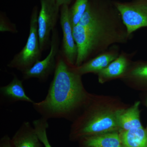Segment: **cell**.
Instances as JSON below:
<instances>
[{
    "instance_id": "ba28073f",
    "label": "cell",
    "mask_w": 147,
    "mask_h": 147,
    "mask_svg": "<svg viewBox=\"0 0 147 147\" xmlns=\"http://www.w3.org/2000/svg\"><path fill=\"white\" fill-rule=\"evenodd\" d=\"M69 6L63 5L60 7V24L63 32L62 54L67 62L75 66L78 50L73 33V28L69 17Z\"/></svg>"
},
{
    "instance_id": "3957f363",
    "label": "cell",
    "mask_w": 147,
    "mask_h": 147,
    "mask_svg": "<svg viewBox=\"0 0 147 147\" xmlns=\"http://www.w3.org/2000/svg\"><path fill=\"white\" fill-rule=\"evenodd\" d=\"M129 105L118 96L91 94L82 112L72 121L69 140L78 142L85 137L119 132L118 116Z\"/></svg>"
},
{
    "instance_id": "8992f818",
    "label": "cell",
    "mask_w": 147,
    "mask_h": 147,
    "mask_svg": "<svg viewBox=\"0 0 147 147\" xmlns=\"http://www.w3.org/2000/svg\"><path fill=\"white\" fill-rule=\"evenodd\" d=\"M40 9L38 17V31L41 51L48 48L51 33L55 28L60 7L56 0H40Z\"/></svg>"
},
{
    "instance_id": "9c48e42d",
    "label": "cell",
    "mask_w": 147,
    "mask_h": 147,
    "mask_svg": "<svg viewBox=\"0 0 147 147\" xmlns=\"http://www.w3.org/2000/svg\"><path fill=\"white\" fill-rule=\"evenodd\" d=\"M136 53V51L130 53L124 51L121 52L115 59L97 74L99 83L104 84L115 79H120L122 78Z\"/></svg>"
},
{
    "instance_id": "277c9868",
    "label": "cell",
    "mask_w": 147,
    "mask_h": 147,
    "mask_svg": "<svg viewBox=\"0 0 147 147\" xmlns=\"http://www.w3.org/2000/svg\"><path fill=\"white\" fill-rule=\"evenodd\" d=\"M38 7L35 6L31 15L30 31L26 43L7 65L9 68L16 69L23 73L40 60L42 52L40 46L38 31Z\"/></svg>"
},
{
    "instance_id": "ffe728a7",
    "label": "cell",
    "mask_w": 147,
    "mask_h": 147,
    "mask_svg": "<svg viewBox=\"0 0 147 147\" xmlns=\"http://www.w3.org/2000/svg\"><path fill=\"white\" fill-rule=\"evenodd\" d=\"M0 147H13L11 139L7 135H4L0 140Z\"/></svg>"
},
{
    "instance_id": "6da1fadb",
    "label": "cell",
    "mask_w": 147,
    "mask_h": 147,
    "mask_svg": "<svg viewBox=\"0 0 147 147\" xmlns=\"http://www.w3.org/2000/svg\"><path fill=\"white\" fill-rule=\"evenodd\" d=\"M73 33L78 50L76 67L112 45L126 44L133 38L128 35L113 0H90Z\"/></svg>"
},
{
    "instance_id": "5bb4252c",
    "label": "cell",
    "mask_w": 147,
    "mask_h": 147,
    "mask_svg": "<svg viewBox=\"0 0 147 147\" xmlns=\"http://www.w3.org/2000/svg\"><path fill=\"white\" fill-rule=\"evenodd\" d=\"M78 142L80 147H121L119 131L84 137Z\"/></svg>"
},
{
    "instance_id": "52a82bcc",
    "label": "cell",
    "mask_w": 147,
    "mask_h": 147,
    "mask_svg": "<svg viewBox=\"0 0 147 147\" xmlns=\"http://www.w3.org/2000/svg\"><path fill=\"white\" fill-rule=\"evenodd\" d=\"M60 39L57 29L55 28L52 32L50 39V49L49 54L42 60L38 61L31 67L23 72L25 80L36 78L44 82L53 71L57 66Z\"/></svg>"
},
{
    "instance_id": "7c38bea8",
    "label": "cell",
    "mask_w": 147,
    "mask_h": 147,
    "mask_svg": "<svg viewBox=\"0 0 147 147\" xmlns=\"http://www.w3.org/2000/svg\"><path fill=\"white\" fill-rule=\"evenodd\" d=\"M13 147H43L34 127L24 122L11 139Z\"/></svg>"
},
{
    "instance_id": "30bf717a",
    "label": "cell",
    "mask_w": 147,
    "mask_h": 147,
    "mask_svg": "<svg viewBox=\"0 0 147 147\" xmlns=\"http://www.w3.org/2000/svg\"><path fill=\"white\" fill-rule=\"evenodd\" d=\"M119 45H112L108 50L96 55L94 57L79 66H73L76 73L81 76L89 73L96 74L106 67L118 57L120 53Z\"/></svg>"
},
{
    "instance_id": "9a60e30c",
    "label": "cell",
    "mask_w": 147,
    "mask_h": 147,
    "mask_svg": "<svg viewBox=\"0 0 147 147\" xmlns=\"http://www.w3.org/2000/svg\"><path fill=\"white\" fill-rule=\"evenodd\" d=\"M0 92L3 97L11 101H25L33 104L35 102L26 94L23 81L20 80L16 76L9 84L0 88Z\"/></svg>"
},
{
    "instance_id": "4fadbf2b",
    "label": "cell",
    "mask_w": 147,
    "mask_h": 147,
    "mask_svg": "<svg viewBox=\"0 0 147 147\" xmlns=\"http://www.w3.org/2000/svg\"><path fill=\"white\" fill-rule=\"evenodd\" d=\"M141 102L137 100L119 113L117 123L119 131H127L143 126L141 121Z\"/></svg>"
},
{
    "instance_id": "d6986e66",
    "label": "cell",
    "mask_w": 147,
    "mask_h": 147,
    "mask_svg": "<svg viewBox=\"0 0 147 147\" xmlns=\"http://www.w3.org/2000/svg\"><path fill=\"white\" fill-rule=\"evenodd\" d=\"M0 30L1 32L8 31L17 33L16 25L11 23L7 17L5 12L1 11L0 13Z\"/></svg>"
},
{
    "instance_id": "2e32d148",
    "label": "cell",
    "mask_w": 147,
    "mask_h": 147,
    "mask_svg": "<svg viewBox=\"0 0 147 147\" xmlns=\"http://www.w3.org/2000/svg\"><path fill=\"white\" fill-rule=\"evenodd\" d=\"M121 147H147V128L144 126L119 131Z\"/></svg>"
},
{
    "instance_id": "7402d4cb",
    "label": "cell",
    "mask_w": 147,
    "mask_h": 147,
    "mask_svg": "<svg viewBox=\"0 0 147 147\" xmlns=\"http://www.w3.org/2000/svg\"><path fill=\"white\" fill-rule=\"evenodd\" d=\"M73 1V0H56V1L58 6L61 7V6L65 5L69 6V5Z\"/></svg>"
},
{
    "instance_id": "7a4b0ae2",
    "label": "cell",
    "mask_w": 147,
    "mask_h": 147,
    "mask_svg": "<svg viewBox=\"0 0 147 147\" xmlns=\"http://www.w3.org/2000/svg\"><path fill=\"white\" fill-rule=\"evenodd\" d=\"M82 76L63 56L58 55L53 79L44 100L33 104L41 117L73 121L82 112L91 93L85 89Z\"/></svg>"
},
{
    "instance_id": "5b68a950",
    "label": "cell",
    "mask_w": 147,
    "mask_h": 147,
    "mask_svg": "<svg viewBox=\"0 0 147 147\" xmlns=\"http://www.w3.org/2000/svg\"><path fill=\"white\" fill-rule=\"evenodd\" d=\"M129 36L134 32L147 28V0H131L122 2L113 0Z\"/></svg>"
},
{
    "instance_id": "e0dca14e",
    "label": "cell",
    "mask_w": 147,
    "mask_h": 147,
    "mask_svg": "<svg viewBox=\"0 0 147 147\" xmlns=\"http://www.w3.org/2000/svg\"><path fill=\"white\" fill-rule=\"evenodd\" d=\"M90 0H75L69 8V20L72 28L79 24L86 10Z\"/></svg>"
},
{
    "instance_id": "8fae6325",
    "label": "cell",
    "mask_w": 147,
    "mask_h": 147,
    "mask_svg": "<svg viewBox=\"0 0 147 147\" xmlns=\"http://www.w3.org/2000/svg\"><path fill=\"white\" fill-rule=\"evenodd\" d=\"M120 80L132 89L147 92V61H132Z\"/></svg>"
},
{
    "instance_id": "ac0fdd59",
    "label": "cell",
    "mask_w": 147,
    "mask_h": 147,
    "mask_svg": "<svg viewBox=\"0 0 147 147\" xmlns=\"http://www.w3.org/2000/svg\"><path fill=\"white\" fill-rule=\"evenodd\" d=\"M33 125L40 140L45 147H52L47 134V129L49 127L48 119L41 117L33 121Z\"/></svg>"
},
{
    "instance_id": "44dd1931",
    "label": "cell",
    "mask_w": 147,
    "mask_h": 147,
    "mask_svg": "<svg viewBox=\"0 0 147 147\" xmlns=\"http://www.w3.org/2000/svg\"><path fill=\"white\" fill-rule=\"evenodd\" d=\"M140 98L141 103L147 108V92H142L140 94ZM146 127L147 128V125Z\"/></svg>"
}]
</instances>
